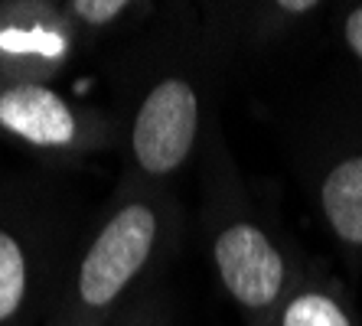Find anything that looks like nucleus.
I'll use <instances>...</instances> for the list:
<instances>
[{"label": "nucleus", "mask_w": 362, "mask_h": 326, "mask_svg": "<svg viewBox=\"0 0 362 326\" xmlns=\"http://www.w3.org/2000/svg\"><path fill=\"white\" fill-rule=\"evenodd\" d=\"M180 202L167 186L121 176L118 192L69 258L52 326H111L167 268L180 245Z\"/></svg>", "instance_id": "1"}, {"label": "nucleus", "mask_w": 362, "mask_h": 326, "mask_svg": "<svg viewBox=\"0 0 362 326\" xmlns=\"http://www.w3.org/2000/svg\"><path fill=\"white\" fill-rule=\"evenodd\" d=\"M69 268L59 219L30 190L0 183V326H33L56 303Z\"/></svg>", "instance_id": "2"}, {"label": "nucleus", "mask_w": 362, "mask_h": 326, "mask_svg": "<svg viewBox=\"0 0 362 326\" xmlns=\"http://www.w3.org/2000/svg\"><path fill=\"white\" fill-rule=\"evenodd\" d=\"M209 209V258L222 291L245 313L248 326H271L294 287L281 245L255 216L235 209L228 190L216 186Z\"/></svg>", "instance_id": "3"}, {"label": "nucleus", "mask_w": 362, "mask_h": 326, "mask_svg": "<svg viewBox=\"0 0 362 326\" xmlns=\"http://www.w3.org/2000/svg\"><path fill=\"white\" fill-rule=\"evenodd\" d=\"M202 134V88L189 72L167 69L141 88L127 121L124 180L167 186L186 167Z\"/></svg>", "instance_id": "4"}, {"label": "nucleus", "mask_w": 362, "mask_h": 326, "mask_svg": "<svg viewBox=\"0 0 362 326\" xmlns=\"http://www.w3.org/2000/svg\"><path fill=\"white\" fill-rule=\"evenodd\" d=\"M0 137L49 160H78L108 151L121 124L105 111L82 108L42 82H0Z\"/></svg>", "instance_id": "5"}, {"label": "nucleus", "mask_w": 362, "mask_h": 326, "mask_svg": "<svg viewBox=\"0 0 362 326\" xmlns=\"http://www.w3.org/2000/svg\"><path fill=\"white\" fill-rule=\"evenodd\" d=\"M82 36L59 4L4 0L0 4V82H42L62 76L78 56Z\"/></svg>", "instance_id": "6"}, {"label": "nucleus", "mask_w": 362, "mask_h": 326, "mask_svg": "<svg viewBox=\"0 0 362 326\" xmlns=\"http://www.w3.org/2000/svg\"><path fill=\"white\" fill-rule=\"evenodd\" d=\"M320 212L346 248H362V153L333 160L320 180Z\"/></svg>", "instance_id": "7"}, {"label": "nucleus", "mask_w": 362, "mask_h": 326, "mask_svg": "<svg viewBox=\"0 0 362 326\" xmlns=\"http://www.w3.org/2000/svg\"><path fill=\"white\" fill-rule=\"evenodd\" d=\"M271 326H356L343 291L320 277H297Z\"/></svg>", "instance_id": "8"}, {"label": "nucleus", "mask_w": 362, "mask_h": 326, "mask_svg": "<svg viewBox=\"0 0 362 326\" xmlns=\"http://www.w3.org/2000/svg\"><path fill=\"white\" fill-rule=\"evenodd\" d=\"M59 7L69 17V23L78 30V36L88 40V36H101L127 23L134 17L137 4H127V0H66Z\"/></svg>", "instance_id": "9"}, {"label": "nucleus", "mask_w": 362, "mask_h": 326, "mask_svg": "<svg viewBox=\"0 0 362 326\" xmlns=\"http://www.w3.org/2000/svg\"><path fill=\"white\" fill-rule=\"evenodd\" d=\"M111 326H167V313L153 301V293H144L141 301L131 303Z\"/></svg>", "instance_id": "10"}, {"label": "nucleus", "mask_w": 362, "mask_h": 326, "mask_svg": "<svg viewBox=\"0 0 362 326\" xmlns=\"http://www.w3.org/2000/svg\"><path fill=\"white\" fill-rule=\"evenodd\" d=\"M343 40L356 59L362 62V7H353L343 20Z\"/></svg>", "instance_id": "11"}, {"label": "nucleus", "mask_w": 362, "mask_h": 326, "mask_svg": "<svg viewBox=\"0 0 362 326\" xmlns=\"http://www.w3.org/2000/svg\"><path fill=\"white\" fill-rule=\"evenodd\" d=\"M0 4H4V0H0Z\"/></svg>", "instance_id": "12"}]
</instances>
